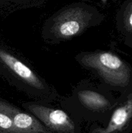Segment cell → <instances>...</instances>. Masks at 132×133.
Masks as SVG:
<instances>
[{"instance_id": "cell-6", "label": "cell", "mask_w": 132, "mask_h": 133, "mask_svg": "<svg viewBox=\"0 0 132 133\" xmlns=\"http://www.w3.org/2000/svg\"><path fill=\"white\" fill-rule=\"evenodd\" d=\"M0 61L28 85L37 89L43 88V84L32 70L20 60L2 49H0Z\"/></svg>"}, {"instance_id": "cell-4", "label": "cell", "mask_w": 132, "mask_h": 133, "mask_svg": "<svg viewBox=\"0 0 132 133\" xmlns=\"http://www.w3.org/2000/svg\"><path fill=\"white\" fill-rule=\"evenodd\" d=\"M27 106L35 117L51 131L58 133H76L75 123L63 110L34 103Z\"/></svg>"}, {"instance_id": "cell-9", "label": "cell", "mask_w": 132, "mask_h": 133, "mask_svg": "<svg viewBox=\"0 0 132 133\" xmlns=\"http://www.w3.org/2000/svg\"><path fill=\"white\" fill-rule=\"evenodd\" d=\"M0 133H18L9 116L0 110Z\"/></svg>"}, {"instance_id": "cell-1", "label": "cell", "mask_w": 132, "mask_h": 133, "mask_svg": "<svg viewBox=\"0 0 132 133\" xmlns=\"http://www.w3.org/2000/svg\"><path fill=\"white\" fill-rule=\"evenodd\" d=\"M83 65L93 69L107 84L126 90L132 83V68L109 52L87 53L81 58Z\"/></svg>"}, {"instance_id": "cell-3", "label": "cell", "mask_w": 132, "mask_h": 133, "mask_svg": "<svg viewBox=\"0 0 132 133\" xmlns=\"http://www.w3.org/2000/svg\"><path fill=\"white\" fill-rule=\"evenodd\" d=\"M106 127L94 129L90 133H129L132 129V83L125 90Z\"/></svg>"}, {"instance_id": "cell-8", "label": "cell", "mask_w": 132, "mask_h": 133, "mask_svg": "<svg viewBox=\"0 0 132 133\" xmlns=\"http://www.w3.org/2000/svg\"><path fill=\"white\" fill-rule=\"evenodd\" d=\"M120 28L127 36H132V0H126L120 12Z\"/></svg>"}, {"instance_id": "cell-11", "label": "cell", "mask_w": 132, "mask_h": 133, "mask_svg": "<svg viewBox=\"0 0 132 133\" xmlns=\"http://www.w3.org/2000/svg\"><path fill=\"white\" fill-rule=\"evenodd\" d=\"M3 1H25L27 0H3Z\"/></svg>"}, {"instance_id": "cell-10", "label": "cell", "mask_w": 132, "mask_h": 133, "mask_svg": "<svg viewBox=\"0 0 132 133\" xmlns=\"http://www.w3.org/2000/svg\"><path fill=\"white\" fill-rule=\"evenodd\" d=\"M126 40V44L132 48V36H127Z\"/></svg>"}, {"instance_id": "cell-5", "label": "cell", "mask_w": 132, "mask_h": 133, "mask_svg": "<svg viewBox=\"0 0 132 133\" xmlns=\"http://www.w3.org/2000/svg\"><path fill=\"white\" fill-rule=\"evenodd\" d=\"M0 110L10 117L18 133H53L32 116L0 101Z\"/></svg>"}, {"instance_id": "cell-2", "label": "cell", "mask_w": 132, "mask_h": 133, "mask_svg": "<svg viewBox=\"0 0 132 133\" xmlns=\"http://www.w3.org/2000/svg\"><path fill=\"white\" fill-rule=\"evenodd\" d=\"M91 17L92 13L86 6H69L60 12L53 19L50 32L56 38H70L85 29Z\"/></svg>"}, {"instance_id": "cell-7", "label": "cell", "mask_w": 132, "mask_h": 133, "mask_svg": "<svg viewBox=\"0 0 132 133\" xmlns=\"http://www.w3.org/2000/svg\"><path fill=\"white\" fill-rule=\"evenodd\" d=\"M82 103L88 109L93 110H104L111 107L107 99L97 92L90 90H83L78 94Z\"/></svg>"}]
</instances>
